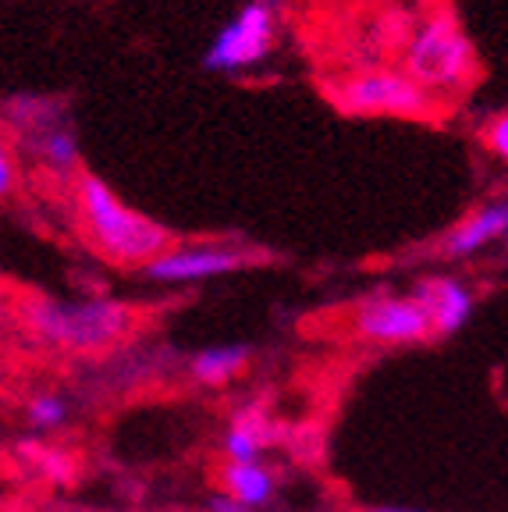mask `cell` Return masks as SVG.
<instances>
[{
    "instance_id": "obj_1",
    "label": "cell",
    "mask_w": 508,
    "mask_h": 512,
    "mask_svg": "<svg viewBox=\"0 0 508 512\" xmlns=\"http://www.w3.org/2000/svg\"><path fill=\"white\" fill-rule=\"evenodd\" d=\"M18 313L36 342L68 352V356H104V352L118 349L125 338H132L135 328L143 324L139 310L118 303V299L61 303V299L36 296Z\"/></svg>"
},
{
    "instance_id": "obj_2",
    "label": "cell",
    "mask_w": 508,
    "mask_h": 512,
    "mask_svg": "<svg viewBox=\"0 0 508 512\" xmlns=\"http://www.w3.org/2000/svg\"><path fill=\"white\" fill-rule=\"evenodd\" d=\"M75 207L89 246L114 267H146L171 246V232L164 224L125 207L111 185L89 171L75 175Z\"/></svg>"
},
{
    "instance_id": "obj_3",
    "label": "cell",
    "mask_w": 508,
    "mask_h": 512,
    "mask_svg": "<svg viewBox=\"0 0 508 512\" xmlns=\"http://www.w3.org/2000/svg\"><path fill=\"white\" fill-rule=\"evenodd\" d=\"M402 75L413 79L427 96H434L437 104L473 89L480 75V57L452 11H430L416 25L405 43Z\"/></svg>"
},
{
    "instance_id": "obj_4",
    "label": "cell",
    "mask_w": 508,
    "mask_h": 512,
    "mask_svg": "<svg viewBox=\"0 0 508 512\" xmlns=\"http://www.w3.org/2000/svg\"><path fill=\"white\" fill-rule=\"evenodd\" d=\"M331 100L356 118H434L441 111L434 96H427L395 68H366L345 75L331 86Z\"/></svg>"
},
{
    "instance_id": "obj_5",
    "label": "cell",
    "mask_w": 508,
    "mask_h": 512,
    "mask_svg": "<svg viewBox=\"0 0 508 512\" xmlns=\"http://www.w3.org/2000/svg\"><path fill=\"white\" fill-rule=\"evenodd\" d=\"M4 118L50 175H79V139H75V128L68 125L61 107L43 100V96H15L4 107Z\"/></svg>"
},
{
    "instance_id": "obj_6",
    "label": "cell",
    "mask_w": 508,
    "mask_h": 512,
    "mask_svg": "<svg viewBox=\"0 0 508 512\" xmlns=\"http://www.w3.org/2000/svg\"><path fill=\"white\" fill-rule=\"evenodd\" d=\"M274 32H278V15L270 0H246L235 15L228 18L221 32L210 43L203 68L221 75H235L256 68L260 61H267L274 50Z\"/></svg>"
},
{
    "instance_id": "obj_7",
    "label": "cell",
    "mask_w": 508,
    "mask_h": 512,
    "mask_svg": "<svg viewBox=\"0 0 508 512\" xmlns=\"http://www.w3.org/2000/svg\"><path fill=\"white\" fill-rule=\"evenodd\" d=\"M256 260L253 253L239 246H221V242H196V246H167L143 267L146 278L157 285H192V281H210L246 267Z\"/></svg>"
},
{
    "instance_id": "obj_8",
    "label": "cell",
    "mask_w": 508,
    "mask_h": 512,
    "mask_svg": "<svg viewBox=\"0 0 508 512\" xmlns=\"http://www.w3.org/2000/svg\"><path fill=\"white\" fill-rule=\"evenodd\" d=\"M359 338L377 345H416L430 342V324L409 296H370L352 313Z\"/></svg>"
},
{
    "instance_id": "obj_9",
    "label": "cell",
    "mask_w": 508,
    "mask_h": 512,
    "mask_svg": "<svg viewBox=\"0 0 508 512\" xmlns=\"http://www.w3.org/2000/svg\"><path fill=\"white\" fill-rule=\"evenodd\" d=\"M430 324V335H455L473 313V292L455 278H423L409 292Z\"/></svg>"
},
{
    "instance_id": "obj_10",
    "label": "cell",
    "mask_w": 508,
    "mask_h": 512,
    "mask_svg": "<svg viewBox=\"0 0 508 512\" xmlns=\"http://www.w3.org/2000/svg\"><path fill=\"white\" fill-rule=\"evenodd\" d=\"M508 228V207L505 200H491L484 207H477L469 217H462L452 232L441 242V256L448 260H466V256L480 253L484 246L498 242Z\"/></svg>"
},
{
    "instance_id": "obj_11",
    "label": "cell",
    "mask_w": 508,
    "mask_h": 512,
    "mask_svg": "<svg viewBox=\"0 0 508 512\" xmlns=\"http://www.w3.org/2000/svg\"><path fill=\"white\" fill-rule=\"evenodd\" d=\"M274 420L263 406H246L231 416L224 431V463H260V452L274 441Z\"/></svg>"
},
{
    "instance_id": "obj_12",
    "label": "cell",
    "mask_w": 508,
    "mask_h": 512,
    "mask_svg": "<svg viewBox=\"0 0 508 512\" xmlns=\"http://www.w3.org/2000/svg\"><path fill=\"white\" fill-rule=\"evenodd\" d=\"M217 488L242 509H256V505H267L274 495V473L260 463H224L217 470Z\"/></svg>"
},
{
    "instance_id": "obj_13",
    "label": "cell",
    "mask_w": 508,
    "mask_h": 512,
    "mask_svg": "<svg viewBox=\"0 0 508 512\" xmlns=\"http://www.w3.org/2000/svg\"><path fill=\"white\" fill-rule=\"evenodd\" d=\"M249 367V349L246 345H217V349H203L192 356L189 374L196 384L207 388H221V384L235 381L239 374H246Z\"/></svg>"
},
{
    "instance_id": "obj_14",
    "label": "cell",
    "mask_w": 508,
    "mask_h": 512,
    "mask_svg": "<svg viewBox=\"0 0 508 512\" xmlns=\"http://www.w3.org/2000/svg\"><path fill=\"white\" fill-rule=\"evenodd\" d=\"M18 456L40 473L43 480H50V484H72L75 470H79L68 448L47 445V441H22V445H18Z\"/></svg>"
},
{
    "instance_id": "obj_15",
    "label": "cell",
    "mask_w": 508,
    "mask_h": 512,
    "mask_svg": "<svg viewBox=\"0 0 508 512\" xmlns=\"http://www.w3.org/2000/svg\"><path fill=\"white\" fill-rule=\"evenodd\" d=\"M25 420H29L36 431H61L68 424V402L54 392H36L25 402Z\"/></svg>"
},
{
    "instance_id": "obj_16",
    "label": "cell",
    "mask_w": 508,
    "mask_h": 512,
    "mask_svg": "<svg viewBox=\"0 0 508 512\" xmlns=\"http://www.w3.org/2000/svg\"><path fill=\"white\" fill-rule=\"evenodd\" d=\"M480 143H484V150L494 153L498 160L508 157V114L505 111H494L491 118L484 121V128H480Z\"/></svg>"
},
{
    "instance_id": "obj_17",
    "label": "cell",
    "mask_w": 508,
    "mask_h": 512,
    "mask_svg": "<svg viewBox=\"0 0 508 512\" xmlns=\"http://www.w3.org/2000/svg\"><path fill=\"white\" fill-rule=\"evenodd\" d=\"M15 189H18V157L8 132L0 128V200L15 196Z\"/></svg>"
},
{
    "instance_id": "obj_18",
    "label": "cell",
    "mask_w": 508,
    "mask_h": 512,
    "mask_svg": "<svg viewBox=\"0 0 508 512\" xmlns=\"http://www.w3.org/2000/svg\"><path fill=\"white\" fill-rule=\"evenodd\" d=\"M210 512H249V509H242L239 502H231V498H224V495H217L214 498V509Z\"/></svg>"
},
{
    "instance_id": "obj_19",
    "label": "cell",
    "mask_w": 508,
    "mask_h": 512,
    "mask_svg": "<svg viewBox=\"0 0 508 512\" xmlns=\"http://www.w3.org/2000/svg\"><path fill=\"white\" fill-rule=\"evenodd\" d=\"M366 512H416V509H366Z\"/></svg>"
}]
</instances>
